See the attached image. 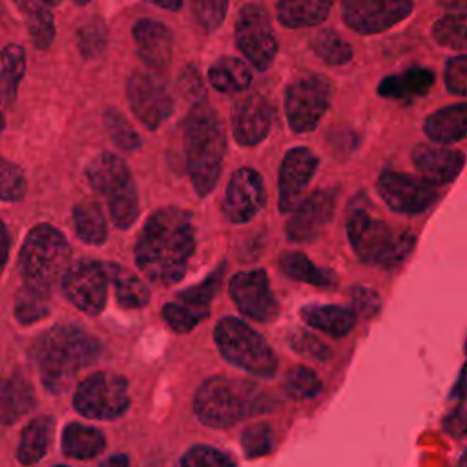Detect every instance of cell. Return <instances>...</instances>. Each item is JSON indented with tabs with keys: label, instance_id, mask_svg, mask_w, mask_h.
<instances>
[{
	"label": "cell",
	"instance_id": "obj_1",
	"mask_svg": "<svg viewBox=\"0 0 467 467\" xmlns=\"http://www.w3.org/2000/svg\"><path fill=\"white\" fill-rule=\"evenodd\" d=\"M193 248L192 215L186 210L166 206L144 223L135 243V261L151 283L168 286L184 277Z\"/></svg>",
	"mask_w": 467,
	"mask_h": 467
},
{
	"label": "cell",
	"instance_id": "obj_2",
	"mask_svg": "<svg viewBox=\"0 0 467 467\" xmlns=\"http://www.w3.org/2000/svg\"><path fill=\"white\" fill-rule=\"evenodd\" d=\"M184 153L188 175L199 197L213 192L226 151V131L219 113L204 100L192 104L184 124Z\"/></svg>",
	"mask_w": 467,
	"mask_h": 467
},
{
	"label": "cell",
	"instance_id": "obj_3",
	"mask_svg": "<svg viewBox=\"0 0 467 467\" xmlns=\"http://www.w3.org/2000/svg\"><path fill=\"white\" fill-rule=\"evenodd\" d=\"M100 343L78 327L60 325L38 336L31 356L44 385L53 390L67 389L73 376L99 359Z\"/></svg>",
	"mask_w": 467,
	"mask_h": 467
},
{
	"label": "cell",
	"instance_id": "obj_4",
	"mask_svg": "<svg viewBox=\"0 0 467 467\" xmlns=\"http://www.w3.org/2000/svg\"><path fill=\"white\" fill-rule=\"evenodd\" d=\"M274 407V400L261 390L255 383L213 376L208 378L197 390L193 410L204 425L210 427H232L248 416L266 412Z\"/></svg>",
	"mask_w": 467,
	"mask_h": 467
},
{
	"label": "cell",
	"instance_id": "obj_5",
	"mask_svg": "<svg viewBox=\"0 0 467 467\" xmlns=\"http://www.w3.org/2000/svg\"><path fill=\"white\" fill-rule=\"evenodd\" d=\"M347 235L359 261L396 268L414 248L416 235L409 230L394 234L383 221L372 217L367 210L358 208L348 213Z\"/></svg>",
	"mask_w": 467,
	"mask_h": 467
},
{
	"label": "cell",
	"instance_id": "obj_6",
	"mask_svg": "<svg viewBox=\"0 0 467 467\" xmlns=\"http://www.w3.org/2000/svg\"><path fill=\"white\" fill-rule=\"evenodd\" d=\"M71 248L60 230L51 224L35 226L20 250V274L24 283L49 290L69 266Z\"/></svg>",
	"mask_w": 467,
	"mask_h": 467
},
{
	"label": "cell",
	"instance_id": "obj_7",
	"mask_svg": "<svg viewBox=\"0 0 467 467\" xmlns=\"http://www.w3.org/2000/svg\"><path fill=\"white\" fill-rule=\"evenodd\" d=\"M213 339L228 363L257 378H272L275 374L277 358L274 350L265 337L244 321L237 317H223L213 330Z\"/></svg>",
	"mask_w": 467,
	"mask_h": 467
},
{
	"label": "cell",
	"instance_id": "obj_8",
	"mask_svg": "<svg viewBox=\"0 0 467 467\" xmlns=\"http://www.w3.org/2000/svg\"><path fill=\"white\" fill-rule=\"evenodd\" d=\"M332 100V84L319 73H301L285 89L286 122L296 133H310L325 117Z\"/></svg>",
	"mask_w": 467,
	"mask_h": 467
},
{
	"label": "cell",
	"instance_id": "obj_9",
	"mask_svg": "<svg viewBox=\"0 0 467 467\" xmlns=\"http://www.w3.org/2000/svg\"><path fill=\"white\" fill-rule=\"evenodd\" d=\"M75 409L93 420H115L130 409L128 381L111 372L88 376L75 390Z\"/></svg>",
	"mask_w": 467,
	"mask_h": 467
},
{
	"label": "cell",
	"instance_id": "obj_10",
	"mask_svg": "<svg viewBox=\"0 0 467 467\" xmlns=\"http://www.w3.org/2000/svg\"><path fill=\"white\" fill-rule=\"evenodd\" d=\"M235 42L239 51L257 71H266L277 55L279 44L272 20L263 5L244 4L235 18Z\"/></svg>",
	"mask_w": 467,
	"mask_h": 467
},
{
	"label": "cell",
	"instance_id": "obj_11",
	"mask_svg": "<svg viewBox=\"0 0 467 467\" xmlns=\"http://www.w3.org/2000/svg\"><path fill=\"white\" fill-rule=\"evenodd\" d=\"M111 283V263L78 261L62 275L66 297L86 314H99L106 306L108 285Z\"/></svg>",
	"mask_w": 467,
	"mask_h": 467
},
{
	"label": "cell",
	"instance_id": "obj_12",
	"mask_svg": "<svg viewBox=\"0 0 467 467\" xmlns=\"http://www.w3.org/2000/svg\"><path fill=\"white\" fill-rule=\"evenodd\" d=\"M126 97L133 115L150 131L159 130L173 113V99L153 73L135 69L128 77Z\"/></svg>",
	"mask_w": 467,
	"mask_h": 467
},
{
	"label": "cell",
	"instance_id": "obj_13",
	"mask_svg": "<svg viewBox=\"0 0 467 467\" xmlns=\"http://www.w3.org/2000/svg\"><path fill=\"white\" fill-rule=\"evenodd\" d=\"M412 9V0H341L343 22L359 35L387 31L410 16Z\"/></svg>",
	"mask_w": 467,
	"mask_h": 467
},
{
	"label": "cell",
	"instance_id": "obj_14",
	"mask_svg": "<svg viewBox=\"0 0 467 467\" xmlns=\"http://www.w3.org/2000/svg\"><path fill=\"white\" fill-rule=\"evenodd\" d=\"M230 296L239 312L254 321L268 323L279 314V303L263 268L235 274L230 279Z\"/></svg>",
	"mask_w": 467,
	"mask_h": 467
},
{
	"label": "cell",
	"instance_id": "obj_15",
	"mask_svg": "<svg viewBox=\"0 0 467 467\" xmlns=\"http://www.w3.org/2000/svg\"><path fill=\"white\" fill-rule=\"evenodd\" d=\"M376 190L390 210L407 215L421 213L436 201L432 184L400 171H383L378 177Z\"/></svg>",
	"mask_w": 467,
	"mask_h": 467
},
{
	"label": "cell",
	"instance_id": "obj_16",
	"mask_svg": "<svg viewBox=\"0 0 467 467\" xmlns=\"http://www.w3.org/2000/svg\"><path fill=\"white\" fill-rule=\"evenodd\" d=\"M265 182L257 170L239 168L228 181L223 199V213L230 223L252 221L265 206Z\"/></svg>",
	"mask_w": 467,
	"mask_h": 467
},
{
	"label": "cell",
	"instance_id": "obj_17",
	"mask_svg": "<svg viewBox=\"0 0 467 467\" xmlns=\"http://www.w3.org/2000/svg\"><path fill=\"white\" fill-rule=\"evenodd\" d=\"M337 199L336 188H319L303 199L290 213L286 237L294 243H310L321 235L330 223Z\"/></svg>",
	"mask_w": 467,
	"mask_h": 467
},
{
	"label": "cell",
	"instance_id": "obj_18",
	"mask_svg": "<svg viewBox=\"0 0 467 467\" xmlns=\"http://www.w3.org/2000/svg\"><path fill=\"white\" fill-rule=\"evenodd\" d=\"M319 159L305 146L285 153L279 168V210L290 213L301 201L317 170Z\"/></svg>",
	"mask_w": 467,
	"mask_h": 467
},
{
	"label": "cell",
	"instance_id": "obj_19",
	"mask_svg": "<svg viewBox=\"0 0 467 467\" xmlns=\"http://www.w3.org/2000/svg\"><path fill=\"white\" fill-rule=\"evenodd\" d=\"M274 124V108L261 93H248L232 106V131L239 146H257Z\"/></svg>",
	"mask_w": 467,
	"mask_h": 467
},
{
	"label": "cell",
	"instance_id": "obj_20",
	"mask_svg": "<svg viewBox=\"0 0 467 467\" xmlns=\"http://www.w3.org/2000/svg\"><path fill=\"white\" fill-rule=\"evenodd\" d=\"M137 53L153 71H164L171 62L173 36L166 24L153 18H140L131 29Z\"/></svg>",
	"mask_w": 467,
	"mask_h": 467
},
{
	"label": "cell",
	"instance_id": "obj_21",
	"mask_svg": "<svg viewBox=\"0 0 467 467\" xmlns=\"http://www.w3.org/2000/svg\"><path fill=\"white\" fill-rule=\"evenodd\" d=\"M412 162L429 184H447L460 175L465 155L460 150L418 144L412 150Z\"/></svg>",
	"mask_w": 467,
	"mask_h": 467
},
{
	"label": "cell",
	"instance_id": "obj_22",
	"mask_svg": "<svg viewBox=\"0 0 467 467\" xmlns=\"http://www.w3.org/2000/svg\"><path fill=\"white\" fill-rule=\"evenodd\" d=\"M86 179L89 186L97 193L106 195V199L133 184L128 164L119 155L109 151H102L89 161L86 166Z\"/></svg>",
	"mask_w": 467,
	"mask_h": 467
},
{
	"label": "cell",
	"instance_id": "obj_23",
	"mask_svg": "<svg viewBox=\"0 0 467 467\" xmlns=\"http://www.w3.org/2000/svg\"><path fill=\"white\" fill-rule=\"evenodd\" d=\"M434 73L429 67H410L398 75L383 77L378 84V95L401 102H412L431 91Z\"/></svg>",
	"mask_w": 467,
	"mask_h": 467
},
{
	"label": "cell",
	"instance_id": "obj_24",
	"mask_svg": "<svg viewBox=\"0 0 467 467\" xmlns=\"http://www.w3.org/2000/svg\"><path fill=\"white\" fill-rule=\"evenodd\" d=\"M467 108L463 102L445 106L438 111H432L425 122V135L438 144L460 142L467 133Z\"/></svg>",
	"mask_w": 467,
	"mask_h": 467
},
{
	"label": "cell",
	"instance_id": "obj_25",
	"mask_svg": "<svg viewBox=\"0 0 467 467\" xmlns=\"http://www.w3.org/2000/svg\"><path fill=\"white\" fill-rule=\"evenodd\" d=\"M36 405L35 390L22 376L0 379V425L15 423Z\"/></svg>",
	"mask_w": 467,
	"mask_h": 467
},
{
	"label": "cell",
	"instance_id": "obj_26",
	"mask_svg": "<svg viewBox=\"0 0 467 467\" xmlns=\"http://www.w3.org/2000/svg\"><path fill=\"white\" fill-rule=\"evenodd\" d=\"M334 0H277V20L285 27H312L327 20Z\"/></svg>",
	"mask_w": 467,
	"mask_h": 467
},
{
	"label": "cell",
	"instance_id": "obj_27",
	"mask_svg": "<svg viewBox=\"0 0 467 467\" xmlns=\"http://www.w3.org/2000/svg\"><path fill=\"white\" fill-rule=\"evenodd\" d=\"M303 319L312 328H317L332 337L347 336L356 325V312L339 305H308L301 310Z\"/></svg>",
	"mask_w": 467,
	"mask_h": 467
},
{
	"label": "cell",
	"instance_id": "obj_28",
	"mask_svg": "<svg viewBox=\"0 0 467 467\" xmlns=\"http://www.w3.org/2000/svg\"><path fill=\"white\" fill-rule=\"evenodd\" d=\"M208 82L221 93H239L252 84V71L244 60L226 55L210 64Z\"/></svg>",
	"mask_w": 467,
	"mask_h": 467
},
{
	"label": "cell",
	"instance_id": "obj_29",
	"mask_svg": "<svg viewBox=\"0 0 467 467\" xmlns=\"http://www.w3.org/2000/svg\"><path fill=\"white\" fill-rule=\"evenodd\" d=\"M53 427L55 421L49 416H38L24 427L16 449V458L22 465H33L47 452Z\"/></svg>",
	"mask_w": 467,
	"mask_h": 467
},
{
	"label": "cell",
	"instance_id": "obj_30",
	"mask_svg": "<svg viewBox=\"0 0 467 467\" xmlns=\"http://www.w3.org/2000/svg\"><path fill=\"white\" fill-rule=\"evenodd\" d=\"M106 438L104 434L89 425L69 423L62 432V451L69 458L89 460L99 456L104 451Z\"/></svg>",
	"mask_w": 467,
	"mask_h": 467
},
{
	"label": "cell",
	"instance_id": "obj_31",
	"mask_svg": "<svg viewBox=\"0 0 467 467\" xmlns=\"http://www.w3.org/2000/svg\"><path fill=\"white\" fill-rule=\"evenodd\" d=\"M26 16L29 36L36 49H47L55 38V20L42 0H15Z\"/></svg>",
	"mask_w": 467,
	"mask_h": 467
},
{
	"label": "cell",
	"instance_id": "obj_32",
	"mask_svg": "<svg viewBox=\"0 0 467 467\" xmlns=\"http://www.w3.org/2000/svg\"><path fill=\"white\" fill-rule=\"evenodd\" d=\"M73 223L77 235L88 244H102L108 237L104 212L100 204L93 199H84L75 204Z\"/></svg>",
	"mask_w": 467,
	"mask_h": 467
},
{
	"label": "cell",
	"instance_id": "obj_33",
	"mask_svg": "<svg viewBox=\"0 0 467 467\" xmlns=\"http://www.w3.org/2000/svg\"><path fill=\"white\" fill-rule=\"evenodd\" d=\"M279 266H281V270L288 277H292L296 281L310 283V285L319 286V288H330L337 281V277L330 270L316 266L301 252H286V254H283L281 259H279Z\"/></svg>",
	"mask_w": 467,
	"mask_h": 467
},
{
	"label": "cell",
	"instance_id": "obj_34",
	"mask_svg": "<svg viewBox=\"0 0 467 467\" xmlns=\"http://www.w3.org/2000/svg\"><path fill=\"white\" fill-rule=\"evenodd\" d=\"M0 95L5 102L16 99L18 84L26 73V51L18 44H7L0 55Z\"/></svg>",
	"mask_w": 467,
	"mask_h": 467
},
{
	"label": "cell",
	"instance_id": "obj_35",
	"mask_svg": "<svg viewBox=\"0 0 467 467\" xmlns=\"http://www.w3.org/2000/svg\"><path fill=\"white\" fill-rule=\"evenodd\" d=\"M111 283L115 285V297L122 308H140L150 301L148 286L122 266L111 265Z\"/></svg>",
	"mask_w": 467,
	"mask_h": 467
},
{
	"label": "cell",
	"instance_id": "obj_36",
	"mask_svg": "<svg viewBox=\"0 0 467 467\" xmlns=\"http://www.w3.org/2000/svg\"><path fill=\"white\" fill-rule=\"evenodd\" d=\"M312 51L327 66H345L352 60V46L334 29H319L310 40Z\"/></svg>",
	"mask_w": 467,
	"mask_h": 467
},
{
	"label": "cell",
	"instance_id": "obj_37",
	"mask_svg": "<svg viewBox=\"0 0 467 467\" xmlns=\"http://www.w3.org/2000/svg\"><path fill=\"white\" fill-rule=\"evenodd\" d=\"M49 312V290L24 283L15 297V316L20 323L31 325L44 319Z\"/></svg>",
	"mask_w": 467,
	"mask_h": 467
},
{
	"label": "cell",
	"instance_id": "obj_38",
	"mask_svg": "<svg viewBox=\"0 0 467 467\" xmlns=\"http://www.w3.org/2000/svg\"><path fill=\"white\" fill-rule=\"evenodd\" d=\"M108 26L100 16H91L77 29V47L86 60L99 58L108 47Z\"/></svg>",
	"mask_w": 467,
	"mask_h": 467
},
{
	"label": "cell",
	"instance_id": "obj_39",
	"mask_svg": "<svg viewBox=\"0 0 467 467\" xmlns=\"http://www.w3.org/2000/svg\"><path fill=\"white\" fill-rule=\"evenodd\" d=\"M431 36L440 46L463 51L465 49V13L456 11L438 18L432 24Z\"/></svg>",
	"mask_w": 467,
	"mask_h": 467
},
{
	"label": "cell",
	"instance_id": "obj_40",
	"mask_svg": "<svg viewBox=\"0 0 467 467\" xmlns=\"http://www.w3.org/2000/svg\"><path fill=\"white\" fill-rule=\"evenodd\" d=\"M108 208H109L111 221L117 228H122V230L130 228L139 217V195H137L135 182L126 186L119 193L111 195L108 199Z\"/></svg>",
	"mask_w": 467,
	"mask_h": 467
},
{
	"label": "cell",
	"instance_id": "obj_41",
	"mask_svg": "<svg viewBox=\"0 0 467 467\" xmlns=\"http://www.w3.org/2000/svg\"><path fill=\"white\" fill-rule=\"evenodd\" d=\"M208 308L195 306L184 301H171L162 306V317L175 332H190L202 319H206Z\"/></svg>",
	"mask_w": 467,
	"mask_h": 467
},
{
	"label": "cell",
	"instance_id": "obj_42",
	"mask_svg": "<svg viewBox=\"0 0 467 467\" xmlns=\"http://www.w3.org/2000/svg\"><path fill=\"white\" fill-rule=\"evenodd\" d=\"M283 387L292 400H310L321 392V379L312 368L296 365L286 372Z\"/></svg>",
	"mask_w": 467,
	"mask_h": 467
},
{
	"label": "cell",
	"instance_id": "obj_43",
	"mask_svg": "<svg viewBox=\"0 0 467 467\" xmlns=\"http://www.w3.org/2000/svg\"><path fill=\"white\" fill-rule=\"evenodd\" d=\"M104 124L109 133V139L115 146H119L124 151H135L140 148L142 140L139 133L131 128V124L124 119V115L113 108H108L104 111Z\"/></svg>",
	"mask_w": 467,
	"mask_h": 467
},
{
	"label": "cell",
	"instance_id": "obj_44",
	"mask_svg": "<svg viewBox=\"0 0 467 467\" xmlns=\"http://www.w3.org/2000/svg\"><path fill=\"white\" fill-rule=\"evenodd\" d=\"M230 0H190L192 15L204 33L219 29L226 18Z\"/></svg>",
	"mask_w": 467,
	"mask_h": 467
},
{
	"label": "cell",
	"instance_id": "obj_45",
	"mask_svg": "<svg viewBox=\"0 0 467 467\" xmlns=\"http://www.w3.org/2000/svg\"><path fill=\"white\" fill-rule=\"evenodd\" d=\"M26 190L27 181L24 170L18 164L0 157V201H20L26 195Z\"/></svg>",
	"mask_w": 467,
	"mask_h": 467
},
{
	"label": "cell",
	"instance_id": "obj_46",
	"mask_svg": "<svg viewBox=\"0 0 467 467\" xmlns=\"http://www.w3.org/2000/svg\"><path fill=\"white\" fill-rule=\"evenodd\" d=\"M241 445H243V452L248 458H259L268 454L274 447V434L270 425L254 423L246 427L241 434Z\"/></svg>",
	"mask_w": 467,
	"mask_h": 467
},
{
	"label": "cell",
	"instance_id": "obj_47",
	"mask_svg": "<svg viewBox=\"0 0 467 467\" xmlns=\"http://www.w3.org/2000/svg\"><path fill=\"white\" fill-rule=\"evenodd\" d=\"M224 263L215 268L204 281H201L199 285L192 286V288H186L182 292H179V301H184V303H190V305H195V306H202V308H208L210 301L213 299L217 288H219V283H221V277H223V272H224Z\"/></svg>",
	"mask_w": 467,
	"mask_h": 467
},
{
	"label": "cell",
	"instance_id": "obj_48",
	"mask_svg": "<svg viewBox=\"0 0 467 467\" xmlns=\"http://www.w3.org/2000/svg\"><path fill=\"white\" fill-rule=\"evenodd\" d=\"M182 467H237L224 452L208 445H195L181 460Z\"/></svg>",
	"mask_w": 467,
	"mask_h": 467
},
{
	"label": "cell",
	"instance_id": "obj_49",
	"mask_svg": "<svg viewBox=\"0 0 467 467\" xmlns=\"http://www.w3.org/2000/svg\"><path fill=\"white\" fill-rule=\"evenodd\" d=\"M177 89L182 95V99L192 102V104H197V102L206 99V89H204V84H202V77H201L199 69L192 64L186 66L181 71V75L177 78Z\"/></svg>",
	"mask_w": 467,
	"mask_h": 467
},
{
	"label": "cell",
	"instance_id": "obj_50",
	"mask_svg": "<svg viewBox=\"0 0 467 467\" xmlns=\"http://www.w3.org/2000/svg\"><path fill=\"white\" fill-rule=\"evenodd\" d=\"M443 80H445L447 89L452 95H458V97L465 95V91H467V57L463 53L447 60Z\"/></svg>",
	"mask_w": 467,
	"mask_h": 467
},
{
	"label": "cell",
	"instance_id": "obj_51",
	"mask_svg": "<svg viewBox=\"0 0 467 467\" xmlns=\"http://www.w3.org/2000/svg\"><path fill=\"white\" fill-rule=\"evenodd\" d=\"M290 345L299 352V354H305L312 359H317V361H327L332 354V350L323 345L314 334L306 332V330H297L290 336Z\"/></svg>",
	"mask_w": 467,
	"mask_h": 467
},
{
	"label": "cell",
	"instance_id": "obj_52",
	"mask_svg": "<svg viewBox=\"0 0 467 467\" xmlns=\"http://www.w3.org/2000/svg\"><path fill=\"white\" fill-rule=\"evenodd\" d=\"M350 296H352V303L356 306V310L367 317H372L379 306H381V301H379V296L370 290V288H365V286H354L350 290ZM354 310V312H356Z\"/></svg>",
	"mask_w": 467,
	"mask_h": 467
},
{
	"label": "cell",
	"instance_id": "obj_53",
	"mask_svg": "<svg viewBox=\"0 0 467 467\" xmlns=\"http://www.w3.org/2000/svg\"><path fill=\"white\" fill-rule=\"evenodd\" d=\"M7 254H9V235H7V230H5L4 223L0 221V272L5 265Z\"/></svg>",
	"mask_w": 467,
	"mask_h": 467
},
{
	"label": "cell",
	"instance_id": "obj_54",
	"mask_svg": "<svg viewBox=\"0 0 467 467\" xmlns=\"http://www.w3.org/2000/svg\"><path fill=\"white\" fill-rule=\"evenodd\" d=\"M99 467H130V460L126 454H113L108 460H104Z\"/></svg>",
	"mask_w": 467,
	"mask_h": 467
},
{
	"label": "cell",
	"instance_id": "obj_55",
	"mask_svg": "<svg viewBox=\"0 0 467 467\" xmlns=\"http://www.w3.org/2000/svg\"><path fill=\"white\" fill-rule=\"evenodd\" d=\"M150 2L168 11H179L182 7V0H150Z\"/></svg>",
	"mask_w": 467,
	"mask_h": 467
},
{
	"label": "cell",
	"instance_id": "obj_56",
	"mask_svg": "<svg viewBox=\"0 0 467 467\" xmlns=\"http://www.w3.org/2000/svg\"><path fill=\"white\" fill-rule=\"evenodd\" d=\"M440 4H443L445 7H452V11L454 9L463 11V7H465V0H440Z\"/></svg>",
	"mask_w": 467,
	"mask_h": 467
},
{
	"label": "cell",
	"instance_id": "obj_57",
	"mask_svg": "<svg viewBox=\"0 0 467 467\" xmlns=\"http://www.w3.org/2000/svg\"><path fill=\"white\" fill-rule=\"evenodd\" d=\"M5 126V119H4V111H2V95H0V131L4 130Z\"/></svg>",
	"mask_w": 467,
	"mask_h": 467
},
{
	"label": "cell",
	"instance_id": "obj_58",
	"mask_svg": "<svg viewBox=\"0 0 467 467\" xmlns=\"http://www.w3.org/2000/svg\"><path fill=\"white\" fill-rule=\"evenodd\" d=\"M42 2H46L47 5H57V4H60V0H42Z\"/></svg>",
	"mask_w": 467,
	"mask_h": 467
},
{
	"label": "cell",
	"instance_id": "obj_59",
	"mask_svg": "<svg viewBox=\"0 0 467 467\" xmlns=\"http://www.w3.org/2000/svg\"><path fill=\"white\" fill-rule=\"evenodd\" d=\"M75 4H78V5H86L89 0H73Z\"/></svg>",
	"mask_w": 467,
	"mask_h": 467
},
{
	"label": "cell",
	"instance_id": "obj_60",
	"mask_svg": "<svg viewBox=\"0 0 467 467\" xmlns=\"http://www.w3.org/2000/svg\"><path fill=\"white\" fill-rule=\"evenodd\" d=\"M55 467H67V465H55Z\"/></svg>",
	"mask_w": 467,
	"mask_h": 467
}]
</instances>
